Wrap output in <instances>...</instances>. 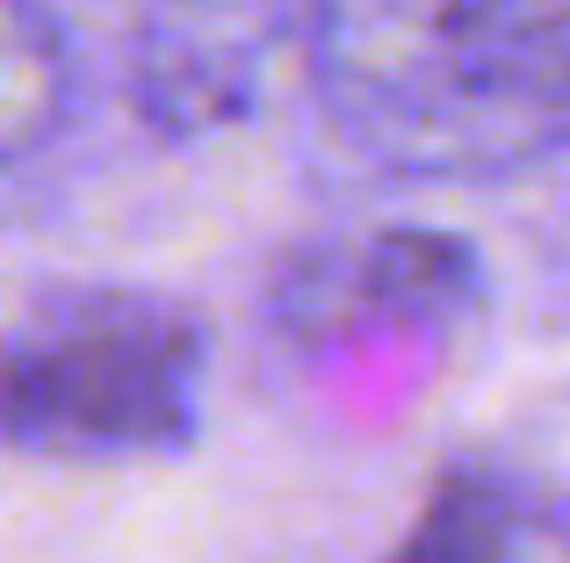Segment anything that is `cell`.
<instances>
[{"label":"cell","mask_w":570,"mask_h":563,"mask_svg":"<svg viewBox=\"0 0 570 563\" xmlns=\"http://www.w3.org/2000/svg\"><path fill=\"white\" fill-rule=\"evenodd\" d=\"M66 101V58L29 0H0V159L29 152Z\"/></svg>","instance_id":"cell-5"},{"label":"cell","mask_w":570,"mask_h":563,"mask_svg":"<svg viewBox=\"0 0 570 563\" xmlns=\"http://www.w3.org/2000/svg\"><path fill=\"white\" fill-rule=\"evenodd\" d=\"M311 0H153L138 29V109L153 130L203 138L267 95L282 51H304Z\"/></svg>","instance_id":"cell-3"},{"label":"cell","mask_w":570,"mask_h":563,"mask_svg":"<svg viewBox=\"0 0 570 563\" xmlns=\"http://www.w3.org/2000/svg\"><path fill=\"white\" fill-rule=\"evenodd\" d=\"M304 66L397 174H499L570 145L549 0H311Z\"/></svg>","instance_id":"cell-1"},{"label":"cell","mask_w":570,"mask_h":563,"mask_svg":"<svg viewBox=\"0 0 570 563\" xmlns=\"http://www.w3.org/2000/svg\"><path fill=\"white\" fill-rule=\"evenodd\" d=\"M203 397V325L167 296H51L0 339V441L58 463H130L188 448Z\"/></svg>","instance_id":"cell-2"},{"label":"cell","mask_w":570,"mask_h":563,"mask_svg":"<svg viewBox=\"0 0 570 563\" xmlns=\"http://www.w3.org/2000/svg\"><path fill=\"white\" fill-rule=\"evenodd\" d=\"M476 260L470 246L441 239V231H383L347 254H333L325 268L304 275L296 310L304 318H347V310H376V318H441L470 296Z\"/></svg>","instance_id":"cell-4"},{"label":"cell","mask_w":570,"mask_h":563,"mask_svg":"<svg viewBox=\"0 0 570 563\" xmlns=\"http://www.w3.org/2000/svg\"><path fill=\"white\" fill-rule=\"evenodd\" d=\"M549 29H557V58H563V80H570V0H549Z\"/></svg>","instance_id":"cell-7"},{"label":"cell","mask_w":570,"mask_h":563,"mask_svg":"<svg viewBox=\"0 0 570 563\" xmlns=\"http://www.w3.org/2000/svg\"><path fill=\"white\" fill-rule=\"evenodd\" d=\"M397 563H513V513L491 484L448 477L433 492V506L419 513Z\"/></svg>","instance_id":"cell-6"}]
</instances>
